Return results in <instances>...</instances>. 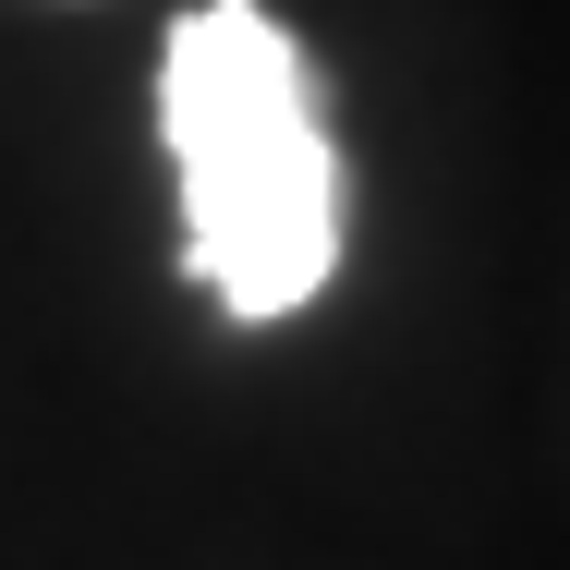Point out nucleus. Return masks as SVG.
I'll list each match as a JSON object with an SVG mask.
<instances>
[{"mask_svg": "<svg viewBox=\"0 0 570 570\" xmlns=\"http://www.w3.org/2000/svg\"><path fill=\"white\" fill-rule=\"evenodd\" d=\"M158 134L183 170V267L219 316H304L341 279V146L304 37L267 0H195L158 49Z\"/></svg>", "mask_w": 570, "mask_h": 570, "instance_id": "nucleus-1", "label": "nucleus"}]
</instances>
